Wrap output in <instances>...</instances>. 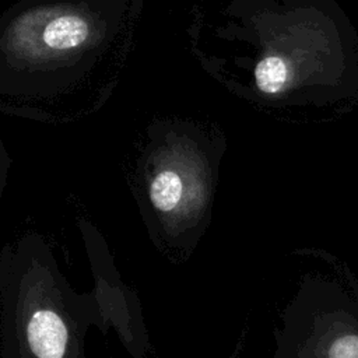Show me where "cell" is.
Instances as JSON below:
<instances>
[{
    "label": "cell",
    "mask_w": 358,
    "mask_h": 358,
    "mask_svg": "<svg viewBox=\"0 0 358 358\" xmlns=\"http://www.w3.org/2000/svg\"><path fill=\"white\" fill-rule=\"evenodd\" d=\"M255 78L259 90L266 94H274L284 87L288 78V67L281 57L267 56L257 63Z\"/></svg>",
    "instance_id": "obj_4"
},
{
    "label": "cell",
    "mask_w": 358,
    "mask_h": 358,
    "mask_svg": "<svg viewBox=\"0 0 358 358\" xmlns=\"http://www.w3.org/2000/svg\"><path fill=\"white\" fill-rule=\"evenodd\" d=\"M207 182L175 168L159 171L150 183V200L162 214L179 221L197 217L207 201Z\"/></svg>",
    "instance_id": "obj_1"
},
{
    "label": "cell",
    "mask_w": 358,
    "mask_h": 358,
    "mask_svg": "<svg viewBox=\"0 0 358 358\" xmlns=\"http://www.w3.org/2000/svg\"><path fill=\"white\" fill-rule=\"evenodd\" d=\"M31 351L36 358H63L67 344V329L57 313L39 309L31 315L27 326Z\"/></svg>",
    "instance_id": "obj_2"
},
{
    "label": "cell",
    "mask_w": 358,
    "mask_h": 358,
    "mask_svg": "<svg viewBox=\"0 0 358 358\" xmlns=\"http://www.w3.org/2000/svg\"><path fill=\"white\" fill-rule=\"evenodd\" d=\"M88 38V25L77 15H60L45 28L43 41L53 49L80 46Z\"/></svg>",
    "instance_id": "obj_3"
}]
</instances>
